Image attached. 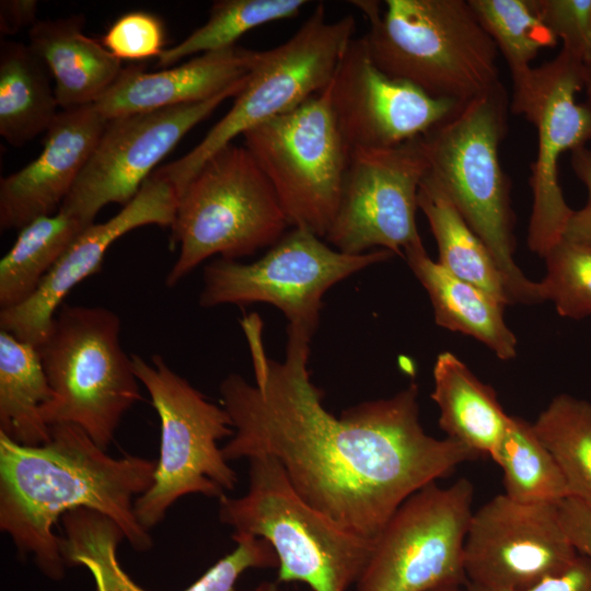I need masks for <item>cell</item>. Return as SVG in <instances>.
Returning <instances> with one entry per match:
<instances>
[{
    "mask_svg": "<svg viewBox=\"0 0 591 591\" xmlns=\"http://www.w3.org/2000/svg\"><path fill=\"white\" fill-rule=\"evenodd\" d=\"M503 84L463 104L421 136L426 178L436 185L484 242L502 275L511 303L542 302L538 282L514 263V213L510 179L499 147L508 130Z\"/></svg>",
    "mask_w": 591,
    "mask_h": 591,
    "instance_id": "cell-3",
    "label": "cell"
},
{
    "mask_svg": "<svg viewBox=\"0 0 591 591\" xmlns=\"http://www.w3.org/2000/svg\"><path fill=\"white\" fill-rule=\"evenodd\" d=\"M561 525L579 555L591 561V503L568 496L557 505Z\"/></svg>",
    "mask_w": 591,
    "mask_h": 591,
    "instance_id": "cell-37",
    "label": "cell"
},
{
    "mask_svg": "<svg viewBox=\"0 0 591 591\" xmlns=\"http://www.w3.org/2000/svg\"><path fill=\"white\" fill-rule=\"evenodd\" d=\"M464 587L466 591H509L487 590L471 584ZM522 591H591V561L587 557L579 555L576 561L564 572Z\"/></svg>",
    "mask_w": 591,
    "mask_h": 591,
    "instance_id": "cell-38",
    "label": "cell"
},
{
    "mask_svg": "<svg viewBox=\"0 0 591 591\" xmlns=\"http://www.w3.org/2000/svg\"><path fill=\"white\" fill-rule=\"evenodd\" d=\"M431 398L447 438L478 455L491 456L509 422L495 390L483 383L454 354L443 351L433 366Z\"/></svg>",
    "mask_w": 591,
    "mask_h": 591,
    "instance_id": "cell-24",
    "label": "cell"
},
{
    "mask_svg": "<svg viewBox=\"0 0 591 591\" xmlns=\"http://www.w3.org/2000/svg\"><path fill=\"white\" fill-rule=\"evenodd\" d=\"M328 88L336 125L350 151L419 138L462 106L385 74L373 62L364 35L350 40Z\"/></svg>",
    "mask_w": 591,
    "mask_h": 591,
    "instance_id": "cell-17",
    "label": "cell"
},
{
    "mask_svg": "<svg viewBox=\"0 0 591 591\" xmlns=\"http://www.w3.org/2000/svg\"><path fill=\"white\" fill-rule=\"evenodd\" d=\"M544 259L547 271L538 282L543 301L551 300L564 317L591 315V247L561 239Z\"/></svg>",
    "mask_w": 591,
    "mask_h": 591,
    "instance_id": "cell-33",
    "label": "cell"
},
{
    "mask_svg": "<svg viewBox=\"0 0 591 591\" xmlns=\"http://www.w3.org/2000/svg\"><path fill=\"white\" fill-rule=\"evenodd\" d=\"M474 486L459 478L431 483L409 496L373 540L356 591H430L465 586L464 542Z\"/></svg>",
    "mask_w": 591,
    "mask_h": 591,
    "instance_id": "cell-12",
    "label": "cell"
},
{
    "mask_svg": "<svg viewBox=\"0 0 591 591\" xmlns=\"http://www.w3.org/2000/svg\"><path fill=\"white\" fill-rule=\"evenodd\" d=\"M394 255L383 248L346 254L329 247L311 231L293 228L256 262L218 258L207 264L198 302L204 308L271 304L283 313L288 327L314 335L326 291Z\"/></svg>",
    "mask_w": 591,
    "mask_h": 591,
    "instance_id": "cell-11",
    "label": "cell"
},
{
    "mask_svg": "<svg viewBox=\"0 0 591 591\" xmlns=\"http://www.w3.org/2000/svg\"><path fill=\"white\" fill-rule=\"evenodd\" d=\"M49 71L30 45L2 40L0 45V135L23 146L47 131L58 115Z\"/></svg>",
    "mask_w": 591,
    "mask_h": 591,
    "instance_id": "cell-25",
    "label": "cell"
},
{
    "mask_svg": "<svg viewBox=\"0 0 591 591\" xmlns=\"http://www.w3.org/2000/svg\"><path fill=\"white\" fill-rule=\"evenodd\" d=\"M102 44L119 60L159 58L165 49V31L157 15L143 11L128 12L112 24Z\"/></svg>",
    "mask_w": 591,
    "mask_h": 591,
    "instance_id": "cell-34",
    "label": "cell"
},
{
    "mask_svg": "<svg viewBox=\"0 0 591 591\" xmlns=\"http://www.w3.org/2000/svg\"><path fill=\"white\" fill-rule=\"evenodd\" d=\"M248 488L219 499V519L267 541L278 557L277 583L302 582L312 591H347L359 579L373 540L338 525L294 490L271 456L248 459Z\"/></svg>",
    "mask_w": 591,
    "mask_h": 591,
    "instance_id": "cell-5",
    "label": "cell"
},
{
    "mask_svg": "<svg viewBox=\"0 0 591 591\" xmlns=\"http://www.w3.org/2000/svg\"><path fill=\"white\" fill-rule=\"evenodd\" d=\"M430 591H466V590H465V587L461 584H448V586L436 588Z\"/></svg>",
    "mask_w": 591,
    "mask_h": 591,
    "instance_id": "cell-41",
    "label": "cell"
},
{
    "mask_svg": "<svg viewBox=\"0 0 591 591\" xmlns=\"http://www.w3.org/2000/svg\"><path fill=\"white\" fill-rule=\"evenodd\" d=\"M369 21L364 34L385 74L427 95L463 105L501 84L498 49L468 0L351 1Z\"/></svg>",
    "mask_w": 591,
    "mask_h": 591,
    "instance_id": "cell-4",
    "label": "cell"
},
{
    "mask_svg": "<svg viewBox=\"0 0 591 591\" xmlns=\"http://www.w3.org/2000/svg\"><path fill=\"white\" fill-rule=\"evenodd\" d=\"M404 257L428 292L439 326L474 337L499 359L517 356V338L503 320L505 305L431 259L422 242L408 247Z\"/></svg>",
    "mask_w": 591,
    "mask_h": 591,
    "instance_id": "cell-23",
    "label": "cell"
},
{
    "mask_svg": "<svg viewBox=\"0 0 591 591\" xmlns=\"http://www.w3.org/2000/svg\"><path fill=\"white\" fill-rule=\"evenodd\" d=\"M533 427L555 457L570 496L591 503V403L559 394Z\"/></svg>",
    "mask_w": 591,
    "mask_h": 591,
    "instance_id": "cell-31",
    "label": "cell"
},
{
    "mask_svg": "<svg viewBox=\"0 0 591 591\" xmlns=\"http://www.w3.org/2000/svg\"><path fill=\"white\" fill-rule=\"evenodd\" d=\"M581 66L582 60L560 50L553 60L533 68L526 86L510 103V111L524 116L537 134L528 245L543 258L563 239L573 211L559 184V159L591 142V103L577 101L583 90Z\"/></svg>",
    "mask_w": 591,
    "mask_h": 591,
    "instance_id": "cell-13",
    "label": "cell"
},
{
    "mask_svg": "<svg viewBox=\"0 0 591 591\" xmlns=\"http://www.w3.org/2000/svg\"><path fill=\"white\" fill-rule=\"evenodd\" d=\"M417 204L438 245V263L502 305L511 304L502 275L484 242L445 195L426 177L419 186Z\"/></svg>",
    "mask_w": 591,
    "mask_h": 591,
    "instance_id": "cell-27",
    "label": "cell"
},
{
    "mask_svg": "<svg viewBox=\"0 0 591 591\" xmlns=\"http://www.w3.org/2000/svg\"><path fill=\"white\" fill-rule=\"evenodd\" d=\"M355 31L352 15L329 22L324 4H317L288 40L257 51L246 83L232 107L204 139L154 173L166 178L179 197L205 162L235 137L296 108L326 89Z\"/></svg>",
    "mask_w": 591,
    "mask_h": 591,
    "instance_id": "cell-9",
    "label": "cell"
},
{
    "mask_svg": "<svg viewBox=\"0 0 591 591\" xmlns=\"http://www.w3.org/2000/svg\"><path fill=\"white\" fill-rule=\"evenodd\" d=\"M246 79L201 102L108 120L59 210L92 224L107 204L126 206L152 175L154 166L221 103L235 97Z\"/></svg>",
    "mask_w": 591,
    "mask_h": 591,
    "instance_id": "cell-15",
    "label": "cell"
},
{
    "mask_svg": "<svg viewBox=\"0 0 591 591\" xmlns=\"http://www.w3.org/2000/svg\"><path fill=\"white\" fill-rule=\"evenodd\" d=\"M242 136L244 147L270 182L289 225L325 239L338 208L350 154L333 115L329 88Z\"/></svg>",
    "mask_w": 591,
    "mask_h": 591,
    "instance_id": "cell-10",
    "label": "cell"
},
{
    "mask_svg": "<svg viewBox=\"0 0 591 591\" xmlns=\"http://www.w3.org/2000/svg\"><path fill=\"white\" fill-rule=\"evenodd\" d=\"M155 466L141 456L108 455L76 425L50 426V439L39 445L0 432V529L51 580L62 579L67 568L53 529L76 509L104 514L136 551L147 552L153 541L135 501L151 487Z\"/></svg>",
    "mask_w": 591,
    "mask_h": 591,
    "instance_id": "cell-2",
    "label": "cell"
},
{
    "mask_svg": "<svg viewBox=\"0 0 591 591\" xmlns=\"http://www.w3.org/2000/svg\"><path fill=\"white\" fill-rule=\"evenodd\" d=\"M288 220L251 152L230 143L211 155L178 197L171 244L177 259L165 285H177L213 255L236 260L273 246Z\"/></svg>",
    "mask_w": 591,
    "mask_h": 591,
    "instance_id": "cell-7",
    "label": "cell"
},
{
    "mask_svg": "<svg viewBox=\"0 0 591 591\" xmlns=\"http://www.w3.org/2000/svg\"><path fill=\"white\" fill-rule=\"evenodd\" d=\"M582 81L583 90L587 94V101L591 103V46L582 59Z\"/></svg>",
    "mask_w": 591,
    "mask_h": 591,
    "instance_id": "cell-40",
    "label": "cell"
},
{
    "mask_svg": "<svg viewBox=\"0 0 591 591\" xmlns=\"http://www.w3.org/2000/svg\"><path fill=\"white\" fill-rule=\"evenodd\" d=\"M139 382L160 419V455L151 487L135 501V513L148 531L186 495L222 498L237 483L218 442L233 436L222 406L208 401L160 355H131Z\"/></svg>",
    "mask_w": 591,
    "mask_h": 591,
    "instance_id": "cell-8",
    "label": "cell"
},
{
    "mask_svg": "<svg viewBox=\"0 0 591 591\" xmlns=\"http://www.w3.org/2000/svg\"><path fill=\"white\" fill-rule=\"evenodd\" d=\"M90 224L58 210L23 227L0 260V309L31 298L73 240Z\"/></svg>",
    "mask_w": 591,
    "mask_h": 591,
    "instance_id": "cell-28",
    "label": "cell"
},
{
    "mask_svg": "<svg viewBox=\"0 0 591 591\" xmlns=\"http://www.w3.org/2000/svg\"><path fill=\"white\" fill-rule=\"evenodd\" d=\"M557 505L499 494L473 511L464 542L465 584L522 591L567 570L579 554Z\"/></svg>",
    "mask_w": 591,
    "mask_h": 591,
    "instance_id": "cell-16",
    "label": "cell"
},
{
    "mask_svg": "<svg viewBox=\"0 0 591 591\" xmlns=\"http://www.w3.org/2000/svg\"><path fill=\"white\" fill-rule=\"evenodd\" d=\"M478 22L494 40L510 70L513 94L528 84L531 62L555 36L537 16L531 0H468Z\"/></svg>",
    "mask_w": 591,
    "mask_h": 591,
    "instance_id": "cell-30",
    "label": "cell"
},
{
    "mask_svg": "<svg viewBox=\"0 0 591 591\" xmlns=\"http://www.w3.org/2000/svg\"><path fill=\"white\" fill-rule=\"evenodd\" d=\"M257 51L232 46L205 53L179 66L148 72L123 68L112 86L94 103L107 120L131 114L197 103L244 81Z\"/></svg>",
    "mask_w": 591,
    "mask_h": 591,
    "instance_id": "cell-21",
    "label": "cell"
},
{
    "mask_svg": "<svg viewBox=\"0 0 591 591\" xmlns=\"http://www.w3.org/2000/svg\"><path fill=\"white\" fill-rule=\"evenodd\" d=\"M502 470L505 495L524 503H558L570 496L563 473L533 424L510 416L490 456Z\"/></svg>",
    "mask_w": 591,
    "mask_h": 591,
    "instance_id": "cell-29",
    "label": "cell"
},
{
    "mask_svg": "<svg viewBox=\"0 0 591 591\" xmlns=\"http://www.w3.org/2000/svg\"><path fill=\"white\" fill-rule=\"evenodd\" d=\"M84 16L37 21L28 32L30 46L55 81L62 109L94 104L120 74L121 60L83 32Z\"/></svg>",
    "mask_w": 591,
    "mask_h": 591,
    "instance_id": "cell-22",
    "label": "cell"
},
{
    "mask_svg": "<svg viewBox=\"0 0 591 591\" xmlns=\"http://www.w3.org/2000/svg\"><path fill=\"white\" fill-rule=\"evenodd\" d=\"M51 398L38 349L0 331V432L23 445L50 439L42 407Z\"/></svg>",
    "mask_w": 591,
    "mask_h": 591,
    "instance_id": "cell-26",
    "label": "cell"
},
{
    "mask_svg": "<svg viewBox=\"0 0 591 591\" xmlns=\"http://www.w3.org/2000/svg\"><path fill=\"white\" fill-rule=\"evenodd\" d=\"M570 153L573 173L586 186L588 200L581 209L572 211L563 239L591 247V150L584 146L572 150Z\"/></svg>",
    "mask_w": 591,
    "mask_h": 591,
    "instance_id": "cell-36",
    "label": "cell"
},
{
    "mask_svg": "<svg viewBox=\"0 0 591 591\" xmlns=\"http://www.w3.org/2000/svg\"><path fill=\"white\" fill-rule=\"evenodd\" d=\"M38 3L35 0H1L0 31L1 34L12 35L22 28L33 26L36 21Z\"/></svg>",
    "mask_w": 591,
    "mask_h": 591,
    "instance_id": "cell-39",
    "label": "cell"
},
{
    "mask_svg": "<svg viewBox=\"0 0 591 591\" xmlns=\"http://www.w3.org/2000/svg\"><path fill=\"white\" fill-rule=\"evenodd\" d=\"M60 548L67 568L84 567L95 591H146L124 570L117 547L125 537L121 529L96 511L80 508L62 518ZM236 547L220 558L183 591H236L239 578L252 568H278V557L264 538L233 534Z\"/></svg>",
    "mask_w": 591,
    "mask_h": 591,
    "instance_id": "cell-20",
    "label": "cell"
},
{
    "mask_svg": "<svg viewBox=\"0 0 591 591\" xmlns=\"http://www.w3.org/2000/svg\"><path fill=\"white\" fill-rule=\"evenodd\" d=\"M427 171L420 137L390 148L352 149L325 241L350 255L382 247L404 256L422 242L415 216Z\"/></svg>",
    "mask_w": 591,
    "mask_h": 591,
    "instance_id": "cell-14",
    "label": "cell"
},
{
    "mask_svg": "<svg viewBox=\"0 0 591 591\" xmlns=\"http://www.w3.org/2000/svg\"><path fill=\"white\" fill-rule=\"evenodd\" d=\"M107 121L94 104L58 113L39 155L0 182L1 230L22 229L59 210Z\"/></svg>",
    "mask_w": 591,
    "mask_h": 591,
    "instance_id": "cell-19",
    "label": "cell"
},
{
    "mask_svg": "<svg viewBox=\"0 0 591 591\" xmlns=\"http://www.w3.org/2000/svg\"><path fill=\"white\" fill-rule=\"evenodd\" d=\"M561 50L582 60L591 46V0H531Z\"/></svg>",
    "mask_w": 591,
    "mask_h": 591,
    "instance_id": "cell-35",
    "label": "cell"
},
{
    "mask_svg": "<svg viewBox=\"0 0 591 591\" xmlns=\"http://www.w3.org/2000/svg\"><path fill=\"white\" fill-rule=\"evenodd\" d=\"M178 204L176 188L152 173L139 193L111 219L88 225L66 250L35 293L25 302L0 310V331L38 348L68 293L100 271L109 246L143 225L170 227Z\"/></svg>",
    "mask_w": 591,
    "mask_h": 591,
    "instance_id": "cell-18",
    "label": "cell"
},
{
    "mask_svg": "<svg viewBox=\"0 0 591 591\" xmlns=\"http://www.w3.org/2000/svg\"><path fill=\"white\" fill-rule=\"evenodd\" d=\"M304 0H220L213 2L209 19L177 45L165 48L158 66L172 67L185 57L235 46L246 32L273 21L296 16Z\"/></svg>",
    "mask_w": 591,
    "mask_h": 591,
    "instance_id": "cell-32",
    "label": "cell"
},
{
    "mask_svg": "<svg viewBox=\"0 0 591 591\" xmlns=\"http://www.w3.org/2000/svg\"><path fill=\"white\" fill-rule=\"evenodd\" d=\"M241 324L254 382L231 373L220 384L234 430L224 457H274L301 498L347 531L374 540L409 496L479 456L426 433L416 383L335 417L308 369L313 335L288 327L285 358L275 360L260 316Z\"/></svg>",
    "mask_w": 591,
    "mask_h": 591,
    "instance_id": "cell-1",
    "label": "cell"
},
{
    "mask_svg": "<svg viewBox=\"0 0 591 591\" xmlns=\"http://www.w3.org/2000/svg\"><path fill=\"white\" fill-rule=\"evenodd\" d=\"M120 331L119 316L107 308L63 303L37 348L51 389L40 409L44 421L49 427L76 425L103 450L124 415L141 399Z\"/></svg>",
    "mask_w": 591,
    "mask_h": 591,
    "instance_id": "cell-6",
    "label": "cell"
}]
</instances>
